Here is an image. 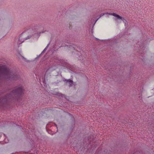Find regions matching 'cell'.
Returning <instances> with one entry per match:
<instances>
[{"instance_id": "5", "label": "cell", "mask_w": 154, "mask_h": 154, "mask_svg": "<svg viewBox=\"0 0 154 154\" xmlns=\"http://www.w3.org/2000/svg\"><path fill=\"white\" fill-rule=\"evenodd\" d=\"M146 60L149 63H152L154 62V55L151 53H147L146 56Z\"/></svg>"}, {"instance_id": "3", "label": "cell", "mask_w": 154, "mask_h": 154, "mask_svg": "<svg viewBox=\"0 0 154 154\" xmlns=\"http://www.w3.org/2000/svg\"><path fill=\"white\" fill-rule=\"evenodd\" d=\"M1 74L3 77H8L10 75V70L7 66L2 65L1 67Z\"/></svg>"}, {"instance_id": "6", "label": "cell", "mask_w": 154, "mask_h": 154, "mask_svg": "<svg viewBox=\"0 0 154 154\" xmlns=\"http://www.w3.org/2000/svg\"><path fill=\"white\" fill-rule=\"evenodd\" d=\"M149 48L150 52L154 53V40L151 41L149 43Z\"/></svg>"}, {"instance_id": "4", "label": "cell", "mask_w": 154, "mask_h": 154, "mask_svg": "<svg viewBox=\"0 0 154 154\" xmlns=\"http://www.w3.org/2000/svg\"><path fill=\"white\" fill-rule=\"evenodd\" d=\"M131 34L132 37L135 39H139L141 37V32L137 29H133L131 32Z\"/></svg>"}, {"instance_id": "2", "label": "cell", "mask_w": 154, "mask_h": 154, "mask_svg": "<svg viewBox=\"0 0 154 154\" xmlns=\"http://www.w3.org/2000/svg\"><path fill=\"white\" fill-rule=\"evenodd\" d=\"M142 98L145 103L154 102V79L149 81L145 86L143 91Z\"/></svg>"}, {"instance_id": "1", "label": "cell", "mask_w": 154, "mask_h": 154, "mask_svg": "<svg viewBox=\"0 0 154 154\" xmlns=\"http://www.w3.org/2000/svg\"><path fill=\"white\" fill-rule=\"evenodd\" d=\"M121 18L117 15L107 14L97 20L94 27V34L98 39L110 38L118 34L124 28Z\"/></svg>"}]
</instances>
